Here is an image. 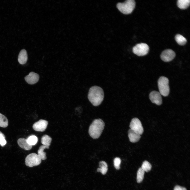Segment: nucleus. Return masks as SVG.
<instances>
[{"mask_svg":"<svg viewBox=\"0 0 190 190\" xmlns=\"http://www.w3.org/2000/svg\"><path fill=\"white\" fill-rule=\"evenodd\" d=\"M121 161V159L119 158L116 157L114 159L113 161L114 165L116 169L118 170L120 169Z\"/></svg>","mask_w":190,"mask_h":190,"instance_id":"obj_24","label":"nucleus"},{"mask_svg":"<svg viewBox=\"0 0 190 190\" xmlns=\"http://www.w3.org/2000/svg\"><path fill=\"white\" fill-rule=\"evenodd\" d=\"M41 160L38 155L35 153L28 154L25 158L26 165L30 167L38 165L41 163Z\"/></svg>","mask_w":190,"mask_h":190,"instance_id":"obj_5","label":"nucleus"},{"mask_svg":"<svg viewBox=\"0 0 190 190\" xmlns=\"http://www.w3.org/2000/svg\"><path fill=\"white\" fill-rule=\"evenodd\" d=\"M145 171L141 168H139L137 171V181L138 183L141 182L144 178Z\"/></svg>","mask_w":190,"mask_h":190,"instance_id":"obj_21","label":"nucleus"},{"mask_svg":"<svg viewBox=\"0 0 190 190\" xmlns=\"http://www.w3.org/2000/svg\"><path fill=\"white\" fill-rule=\"evenodd\" d=\"M174 190H187V189L184 187L177 185L174 187Z\"/></svg>","mask_w":190,"mask_h":190,"instance_id":"obj_26","label":"nucleus"},{"mask_svg":"<svg viewBox=\"0 0 190 190\" xmlns=\"http://www.w3.org/2000/svg\"><path fill=\"white\" fill-rule=\"evenodd\" d=\"M128 136L130 141L133 143L138 142L141 138L140 134L131 129L128 131Z\"/></svg>","mask_w":190,"mask_h":190,"instance_id":"obj_12","label":"nucleus"},{"mask_svg":"<svg viewBox=\"0 0 190 190\" xmlns=\"http://www.w3.org/2000/svg\"><path fill=\"white\" fill-rule=\"evenodd\" d=\"M17 142L19 146L25 150H29L32 148V146L27 143L26 139L20 138L18 140Z\"/></svg>","mask_w":190,"mask_h":190,"instance_id":"obj_13","label":"nucleus"},{"mask_svg":"<svg viewBox=\"0 0 190 190\" xmlns=\"http://www.w3.org/2000/svg\"><path fill=\"white\" fill-rule=\"evenodd\" d=\"M175 56V54L173 50L167 49L163 51L161 54L160 58L163 61L168 62L173 60Z\"/></svg>","mask_w":190,"mask_h":190,"instance_id":"obj_8","label":"nucleus"},{"mask_svg":"<svg viewBox=\"0 0 190 190\" xmlns=\"http://www.w3.org/2000/svg\"><path fill=\"white\" fill-rule=\"evenodd\" d=\"M130 129L140 135L142 134L144 129L141 122L140 120L136 118L132 119L130 123Z\"/></svg>","mask_w":190,"mask_h":190,"instance_id":"obj_7","label":"nucleus"},{"mask_svg":"<svg viewBox=\"0 0 190 190\" xmlns=\"http://www.w3.org/2000/svg\"><path fill=\"white\" fill-rule=\"evenodd\" d=\"M7 143L4 135L0 131V145L2 146H4Z\"/></svg>","mask_w":190,"mask_h":190,"instance_id":"obj_25","label":"nucleus"},{"mask_svg":"<svg viewBox=\"0 0 190 190\" xmlns=\"http://www.w3.org/2000/svg\"><path fill=\"white\" fill-rule=\"evenodd\" d=\"M52 140L51 138L49 136L45 135L41 138V142L43 145L49 146Z\"/></svg>","mask_w":190,"mask_h":190,"instance_id":"obj_19","label":"nucleus"},{"mask_svg":"<svg viewBox=\"0 0 190 190\" xmlns=\"http://www.w3.org/2000/svg\"><path fill=\"white\" fill-rule=\"evenodd\" d=\"M39 74L33 72H31L25 77L26 82L30 84H33L39 81Z\"/></svg>","mask_w":190,"mask_h":190,"instance_id":"obj_11","label":"nucleus"},{"mask_svg":"<svg viewBox=\"0 0 190 190\" xmlns=\"http://www.w3.org/2000/svg\"><path fill=\"white\" fill-rule=\"evenodd\" d=\"M27 54L26 50L23 49L20 52L18 57V61L21 64H25L27 60Z\"/></svg>","mask_w":190,"mask_h":190,"instance_id":"obj_14","label":"nucleus"},{"mask_svg":"<svg viewBox=\"0 0 190 190\" xmlns=\"http://www.w3.org/2000/svg\"><path fill=\"white\" fill-rule=\"evenodd\" d=\"M189 0H178L177 1V6L180 8L184 10L187 9L189 6Z\"/></svg>","mask_w":190,"mask_h":190,"instance_id":"obj_17","label":"nucleus"},{"mask_svg":"<svg viewBox=\"0 0 190 190\" xmlns=\"http://www.w3.org/2000/svg\"><path fill=\"white\" fill-rule=\"evenodd\" d=\"M149 97L150 101L153 103L158 105H160L162 103L161 95L159 92L156 91H152L149 94Z\"/></svg>","mask_w":190,"mask_h":190,"instance_id":"obj_9","label":"nucleus"},{"mask_svg":"<svg viewBox=\"0 0 190 190\" xmlns=\"http://www.w3.org/2000/svg\"><path fill=\"white\" fill-rule=\"evenodd\" d=\"M48 124V122L47 121L41 119L34 124L32 127L36 131L43 132L46 129Z\"/></svg>","mask_w":190,"mask_h":190,"instance_id":"obj_10","label":"nucleus"},{"mask_svg":"<svg viewBox=\"0 0 190 190\" xmlns=\"http://www.w3.org/2000/svg\"><path fill=\"white\" fill-rule=\"evenodd\" d=\"M104 97L103 90L100 87L94 86L90 88L88 98L93 106H97L100 105L103 101Z\"/></svg>","mask_w":190,"mask_h":190,"instance_id":"obj_1","label":"nucleus"},{"mask_svg":"<svg viewBox=\"0 0 190 190\" xmlns=\"http://www.w3.org/2000/svg\"><path fill=\"white\" fill-rule=\"evenodd\" d=\"M8 125V121L7 118L0 113V127L5 128Z\"/></svg>","mask_w":190,"mask_h":190,"instance_id":"obj_20","label":"nucleus"},{"mask_svg":"<svg viewBox=\"0 0 190 190\" xmlns=\"http://www.w3.org/2000/svg\"><path fill=\"white\" fill-rule=\"evenodd\" d=\"M49 146L44 145H41L38 150V155L41 160H45L46 159V153L44 151L45 149H49Z\"/></svg>","mask_w":190,"mask_h":190,"instance_id":"obj_15","label":"nucleus"},{"mask_svg":"<svg viewBox=\"0 0 190 190\" xmlns=\"http://www.w3.org/2000/svg\"><path fill=\"white\" fill-rule=\"evenodd\" d=\"M27 143L31 146L36 144L38 141L37 137L34 135H32L26 139Z\"/></svg>","mask_w":190,"mask_h":190,"instance_id":"obj_22","label":"nucleus"},{"mask_svg":"<svg viewBox=\"0 0 190 190\" xmlns=\"http://www.w3.org/2000/svg\"><path fill=\"white\" fill-rule=\"evenodd\" d=\"M105 124L101 119L94 120L89 126L88 132L90 136L94 139L98 138L104 129Z\"/></svg>","mask_w":190,"mask_h":190,"instance_id":"obj_2","label":"nucleus"},{"mask_svg":"<svg viewBox=\"0 0 190 190\" xmlns=\"http://www.w3.org/2000/svg\"><path fill=\"white\" fill-rule=\"evenodd\" d=\"M175 39L177 43L180 45H185L187 42L186 38L179 34H177L175 35Z\"/></svg>","mask_w":190,"mask_h":190,"instance_id":"obj_18","label":"nucleus"},{"mask_svg":"<svg viewBox=\"0 0 190 190\" xmlns=\"http://www.w3.org/2000/svg\"><path fill=\"white\" fill-rule=\"evenodd\" d=\"M151 164L147 161L144 162L141 166V168L145 171L146 172L149 171L151 168Z\"/></svg>","mask_w":190,"mask_h":190,"instance_id":"obj_23","label":"nucleus"},{"mask_svg":"<svg viewBox=\"0 0 190 190\" xmlns=\"http://www.w3.org/2000/svg\"><path fill=\"white\" fill-rule=\"evenodd\" d=\"M135 5L134 0H127L123 3H118L117 7L118 9L125 14L131 13L134 10Z\"/></svg>","mask_w":190,"mask_h":190,"instance_id":"obj_3","label":"nucleus"},{"mask_svg":"<svg viewBox=\"0 0 190 190\" xmlns=\"http://www.w3.org/2000/svg\"><path fill=\"white\" fill-rule=\"evenodd\" d=\"M158 86L159 92L163 96H167L169 92L170 88L168 79L164 76L161 77L158 80Z\"/></svg>","mask_w":190,"mask_h":190,"instance_id":"obj_4","label":"nucleus"},{"mask_svg":"<svg viewBox=\"0 0 190 190\" xmlns=\"http://www.w3.org/2000/svg\"><path fill=\"white\" fill-rule=\"evenodd\" d=\"M99 166L100 168L97 169L98 172H100L103 175L106 174L108 170V165L107 163L104 161H101L99 162Z\"/></svg>","mask_w":190,"mask_h":190,"instance_id":"obj_16","label":"nucleus"},{"mask_svg":"<svg viewBox=\"0 0 190 190\" xmlns=\"http://www.w3.org/2000/svg\"><path fill=\"white\" fill-rule=\"evenodd\" d=\"M149 50L148 45L144 43H141L136 44L133 48V53L137 56H142L148 54Z\"/></svg>","mask_w":190,"mask_h":190,"instance_id":"obj_6","label":"nucleus"}]
</instances>
